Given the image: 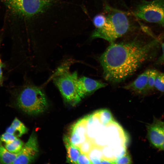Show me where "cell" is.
Wrapping results in <instances>:
<instances>
[{"mask_svg":"<svg viewBox=\"0 0 164 164\" xmlns=\"http://www.w3.org/2000/svg\"><path fill=\"white\" fill-rule=\"evenodd\" d=\"M162 54L159 57L157 61V63L158 64L164 63V42L162 45Z\"/></svg>","mask_w":164,"mask_h":164,"instance_id":"28","label":"cell"},{"mask_svg":"<svg viewBox=\"0 0 164 164\" xmlns=\"http://www.w3.org/2000/svg\"><path fill=\"white\" fill-rule=\"evenodd\" d=\"M84 118L87 137L92 140L104 125L101 123L95 113Z\"/></svg>","mask_w":164,"mask_h":164,"instance_id":"11","label":"cell"},{"mask_svg":"<svg viewBox=\"0 0 164 164\" xmlns=\"http://www.w3.org/2000/svg\"><path fill=\"white\" fill-rule=\"evenodd\" d=\"M77 164H89L91 163L87 154L81 152L77 159Z\"/></svg>","mask_w":164,"mask_h":164,"instance_id":"27","label":"cell"},{"mask_svg":"<svg viewBox=\"0 0 164 164\" xmlns=\"http://www.w3.org/2000/svg\"><path fill=\"white\" fill-rule=\"evenodd\" d=\"M15 89L17 105L26 114H38L47 108V100L43 88L29 80L26 79L22 85Z\"/></svg>","mask_w":164,"mask_h":164,"instance_id":"2","label":"cell"},{"mask_svg":"<svg viewBox=\"0 0 164 164\" xmlns=\"http://www.w3.org/2000/svg\"><path fill=\"white\" fill-rule=\"evenodd\" d=\"M12 12L27 18L35 16L45 11L51 4V0H2Z\"/></svg>","mask_w":164,"mask_h":164,"instance_id":"5","label":"cell"},{"mask_svg":"<svg viewBox=\"0 0 164 164\" xmlns=\"http://www.w3.org/2000/svg\"><path fill=\"white\" fill-rule=\"evenodd\" d=\"M39 152L37 136L32 132L13 164L30 163L34 161Z\"/></svg>","mask_w":164,"mask_h":164,"instance_id":"7","label":"cell"},{"mask_svg":"<svg viewBox=\"0 0 164 164\" xmlns=\"http://www.w3.org/2000/svg\"><path fill=\"white\" fill-rule=\"evenodd\" d=\"M114 164H131L132 161L129 155L127 152L121 157L116 159L114 162Z\"/></svg>","mask_w":164,"mask_h":164,"instance_id":"26","label":"cell"},{"mask_svg":"<svg viewBox=\"0 0 164 164\" xmlns=\"http://www.w3.org/2000/svg\"><path fill=\"white\" fill-rule=\"evenodd\" d=\"M115 159L123 156L127 152L125 145H120L111 147Z\"/></svg>","mask_w":164,"mask_h":164,"instance_id":"21","label":"cell"},{"mask_svg":"<svg viewBox=\"0 0 164 164\" xmlns=\"http://www.w3.org/2000/svg\"><path fill=\"white\" fill-rule=\"evenodd\" d=\"M101 148L103 158L108 159L113 162L114 163V162L115 159L112 147L108 145H105Z\"/></svg>","mask_w":164,"mask_h":164,"instance_id":"23","label":"cell"},{"mask_svg":"<svg viewBox=\"0 0 164 164\" xmlns=\"http://www.w3.org/2000/svg\"><path fill=\"white\" fill-rule=\"evenodd\" d=\"M94 145L93 141L87 139L82 143L78 147L81 152L87 154Z\"/></svg>","mask_w":164,"mask_h":164,"instance_id":"20","label":"cell"},{"mask_svg":"<svg viewBox=\"0 0 164 164\" xmlns=\"http://www.w3.org/2000/svg\"><path fill=\"white\" fill-rule=\"evenodd\" d=\"M129 26V21L125 14L121 11H115L106 16L104 25L101 28H96L91 37L102 39L111 43L125 34Z\"/></svg>","mask_w":164,"mask_h":164,"instance_id":"4","label":"cell"},{"mask_svg":"<svg viewBox=\"0 0 164 164\" xmlns=\"http://www.w3.org/2000/svg\"><path fill=\"white\" fill-rule=\"evenodd\" d=\"M22 141L17 138L12 142L5 143V147L10 152L14 154H18L24 146Z\"/></svg>","mask_w":164,"mask_h":164,"instance_id":"17","label":"cell"},{"mask_svg":"<svg viewBox=\"0 0 164 164\" xmlns=\"http://www.w3.org/2000/svg\"><path fill=\"white\" fill-rule=\"evenodd\" d=\"M134 14L138 18L164 26V0H144Z\"/></svg>","mask_w":164,"mask_h":164,"instance_id":"6","label":"cell"},{"mask_svg":"<svg viewBox=\"0 0 164 164\" xmlns=\"http://www.w3.org/2000/svg\"><path fill=\"white\" fill-rule=\"evenodd\" d=\"M159 72L155 69H150L148 78L146 92L152 90L154 88L155 80Z\"/></svg>","mask_w":164,"mask_h":164,"instance_id":"18","label":"cell"},{"mask_svg":"<svg viewBox=\"0 0 164 164\" xmlns=\"http://www.w3.org/2000/svg\"><path fill=\"white\" fill-rule=\"evenodd\" d=\"M147 128V138L151 144L159 149L164 142V121L155 118Z\"/></svg>","mask_w":164,"mask_h":164,"instance_id":"9","label":"cell"},{"mask_svg":"<svg viewBox=\"0 0 164 164\" xmlns=\"http://www.w3.org/2000/svg\"><path fill=\"white\" fill-rule=\"evenodd\" d=\"M11 125L15 128L18 132L19 137L26 133L28 130L23 123L16 118L13 120Z\"/></svg>","mask_w":164,"mask_h":164,"instance_id":"19","label":"cell"},{"mask_svg":"<svg viewBox=\"0 0 164 164\" xmlns=\"http://www.w3.org/2000/svg\"><path fill=\"white\" fill-rule=\"evenodd\" d=\"M18 154H14L9 152L2 145L0 141V162L2 164H13Z\"/></svg>","mask_w":164,"mask_h":164,"instance_id":"14","label":"cell"},{"mask_svg":"<svg viewBox=\"0 0 164 164\" xmlns=\"http://www.w3.org/2000/svg\"><path fill=\"white\" fill-rule=\"evenodd\" d=\"M63 141L67 152V161L73 164H77V159L81 153L79 149L72 145L67 136H64Z\"/></svg>","mask_w":164,"mask_h":164,"instance_id":"13","label":"cell"},{"mask_svg":"<svg viewBox=\"0 0 164 164\" xmlns=\"http://www.w3.org/2000/svg\"><path fill=\"white\" fill-rule=\"evenodd\" d=\"M154 88L158 91L164 93V73L159 72L155 80Z\"/></svg>","mask_w":164,"mask_h":164,"instance_id":"22","label":"cell"},{"mask_svg":"<svg viewBox=\"0 0 164 164\" xmlns=\"http://www.w3.org/2000/svg\"><path fill=\"white\" fill-rule=\"evenodd\" d=\"M87 155L91 164L101 163L103 158L101 148L95 145H94Z\"/></svg>","mask_w":164,"mask_h":164,"instance_id":"15","label":"cell"},{"mask_svg":"<svg viewBox=\"0 0 164 164\" xmlns=\"http://www.w3.org/2000/svg\"><path fill=\"white\" fill-rule=\"evenodd\" d=\"M17 138L14 135L6 132L1 136L0 140L1 142L8 143L12 142Z\"/></svg>","mask_w":164,"mask_h":164,"instance_id":"25","label":"cell"},{"mask_svg":"<svg viewBox=\"0 0 164 164\" xmlns=\"http://www.w3.org/2000/svg\"><path fill=\"white\" fill-rule=\"evenodd\" d=\"M159 149H161V150L164 151V142L162 145H161V146L159 148Z\"/></svg>","mask_w":164,"mask_h":164,"instance_id":"31","label":"cell"},{"mask_svg":"<svg viewBox=\"0 0 164 164\" xmlns=\"http://www.w3.org/2000/svg\"><path fill=\"white\" fill-rule=\"evenodd\" d=\"M3 67V64L0 56V79H2V77L3 72L2 67Z\"/></svg>","mask_w":164,"mask_h":164,"instance_id":"30","label":"cell"},{"mask_svg":"<svg viewBox=\"0 0 164 164\" xmlns=\"http://www.w3.org/2000/svg\"><path fill=\"white\" fill-rule=\"evenodd\" d=\"M97 116L101 123L105 126L113 121L112 115L109 110L104 109L95 112Z\"/></svg>","mask_w":164,"mask_h":164,"instance_id":"16","label":"cell"},{"mask_svg":"<svg viewBox=\"0 0 164 164\" xmlns=\"http://www.w3.org/2000/svg\"><path fill=\"white\" fill-rule=\"evenodd\" d=\"M1 82H2V79H0V85L1 84Z\"/></svg>","mask_w":164,"mask_h":164,"instance_id":"32","label":"cell"},{"mask_svg":"<svg viewBox=\"0 0 164 164\" xmlns=\"http://www.w3.org/2000/svg\"><path fill=\"white\" fill-rule=\"evenodd\" d=\"M68 137L71 143L78 147L88 138L85 118L81 119L73 125Z\"/></svg>","mask_w":164,"mask_h":164,"instance_id":"10","label":"cell"},{"mask_svg":"<svg viewBox=\"0 0 164 164\" xmlns=\"http://www.w3.org/2000/svg\"><path fill=\"white\" fill-rule=\"evenodd\" d=\"M106 20V16L102 14H99L94 17L93 22L96 28H100L104 25Z\"/></svg>","mask_w":164,"mask_h":164,"instance_id":"24","label":"cell"},{"mask_svg":"<svg viewBox=\"0 0 164 164\" xmlns=\"http://www.w3.org/2000/svg\"><path fill=\"white\" fill-rule=\"evenodd\" d=\"M150 69L145 70L140 74L132 82L126 85L124 88L139 94L146 92L148 78Z\"/></svg>","mask_w":164,"mask_h":164,"instance_id":"12","label":"cell"},{"mask_svg":"<svg viewBox=\"0 0 164 164\" xmlns=\"http://www.w3.org/2000/svg\"><path fill=\"white\" fill-rule=\"evenodd\" d=\"M159 43L154 39L148 43L135 40L111 43L100 58L105 79L113 83L125 80L152 57Z\"/></svg>","mask_w":164,"mask_h":164,"instance_id":"1","label":"cell"},{"mask_svg":"<svg viewBox=\"0 0 164 164\" xmlns=\"http://www.w3.org/2000/svg\"><path fill=\"white\" fill-rule=\"evenodd\" d=\"M107 85V84L105 83L85 76L78 78L75 83L77 91L81 98H84Z\"/></svg>","mask_w":164,"mask_h":164,"instance_id":"8","label":"cell"},{"mask_svg":"<svg viewBox=\"0 0 164 164\" xmlns=\"http://www.w3.org/2000/svg\"><path fill=\"white\" fill-rule=\"evenodd\" d=\"M101 163L114 164L113 162L105 158H103L102 159Z\"/></svg>","mask_w":164,"mask_h":164,"instance_id":"29","label":"cell"},{"mask_svg":"<svg viewBox=\"0 0 164 164\" xmlns=\"http://www.w3.org/2000/svg\"><path fill=\"white\" fill-rule=\"evenodd\" d=\"M73 62L70 59L63 60L57 67L52 77L64 101L74 105L80 102L81 98L77 93L75 86L78 78L77 72L71 73L70 71Z\"/></svg>","mask_w":164,"mask_h":164,"instance_id":"3","label":"cell"}]
</instances>
